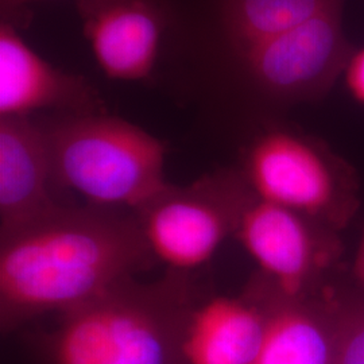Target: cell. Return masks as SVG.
<instances>
[{
	"label": "cell",
	"mask_w": 364,
	"mask_h": 364,
	"mask_svg": "<svg viewBox=\"0 0 364 364\" xmlns=\"http://www.w3.org/2000/svg\"><path fill=\"white\" fill-rule=\"evenodd\" d=\"M340 9H344V0H221V26L239 60L302 23Z\"/></svg>",
	"instance_id": "13"
},
{
	"label": "cell",
	"mask_w": 364,
	"mask_h": 364,
	"mask_svg": "<svg viewBox=\"0 0 364 364\" xmlns=\"http://www.w3.org/2000/svg\"><path fill=\"white\" fill-rule=\"evenodd\" d=\"M343 10L323 14L239 58L252 88L281 105L326 97L356 50L343 26Z\"/></svg>",
	"instance_id": "6"
},
{
	"label": "cell",
	"mask_w": 364,
	"mask_h": 364,
	"mask_svg": "<svg viewBox=\"0 0 364 364\" xmlns=\"http://www.w3.org/2000/svg\"><path fill=\"white\" fill-rule=\"evenodd\" d=\"M0 326L76 309L154 263L135 213L65 205L0 240Z\"/></svg>",
	"instance_id": "1"
},
{
	"label": "cell",
	"mask_w": 364,
	"mask_h": 364,
	"mask_svg": "<svg viewBox=\"0 0 364 364\" xmlns=\"http://www.w3.org/2000/svg\"><path fill=\"white\" fill-rule=\"evenodd\" d=\"M235 235L270 285L290 299L308 297L341 250L333 228L255 195Z\"/></svg>",
	"instance_id": "7"
},
{
	"label": "cell",
	"mask_w": 364,
	"mask_h": 364,
	"mask_svg": "<svg viewBox=\"0 0 364 364\" xmlns=\"http://www.w3.org/2000/svg\"><path fill=\"white\" fill-rule=\"evenodd\" d=\"M355 275L358 278V281L360 282V285L364 287V234L360 239L358 252H356V258H355Z\"/></svg>",
	"instance_id": "16"
},
{
	"label": "cell",
	"mask_w": 364,
	"mask_h": 364,
	"mask_svg": "<svg viewBox=\"0 0 364 364\" xmlns=\"http://www.w3.org/2000/svg\"><path fill=\"white\" fill-rule=\"evenodd\" d=\"M66 115L105 112L99 93L81 76L55 69L34 52L7 21L0 25V117H30L39 109Z\"/></svg>",
	"instance_id": "9"
},
{
	"label": "cell",
	"mask_w": 364,
	"mask_h": 364,
	"mask_svg": "<svg viewBox=\"0 0 364 364\" xmlns=\"http://www.w3.org/2000/svg\"><path fill=\"white\" fill-rule=\"evenodd\" d=\"M255 297L266 309V333L257 364H333L338 299L282 296L270 284Z\"/></svg>",
	"instance_id": "11"
},
{
	"label": "cell",
	"mask_w": 364,
	"mask_h": 364,
	"mask_svg": "<svg viewBox=\"0 0 364 364\" xmlns=\"http://www.w3.org/2000/svg\"><path fill=\"white\" fill-rule=\"evenodd\" d=\"M84 37L111 80L150 76L162 34V19L151 0H76Z\"/></svg>",
	"instance_id": "10"
},
{
	"label": "cell",
	"mask_w": 364,
	"mask_h": 364,
	"mask_svg": "<svg viewBox=\"0 0 364 364\" xmlns=\"http://www.w3.org/2000/svg\"><path fill=\"white\" fill-rule=\"evenodd\" d=\"M33 1H42V0H0L1 6V13L13 14L23 9L26 4H30Z\"/></svg>",
	"instance_id": "17"
},
{
	"label": "cell",
	"mask_w": 364,
	"mask_h": 364,
	"mask_svg": "<svg viewBox=\"0 0 364 364\" xmlns=\"http://www.w3.org/2000/svg\"><path fill=\"white\" fill-rule=\"evenodd\" d=\"M252 196L242 173L223 170L188 186L170 183L135 216L156 260L186 274L207 263L235 234Z\"/></svg>",
	"instance_id": "5"
},
{
	"label": "cell",
	"mask_w": 364,
	"mask_h": 364,
	"mask_svg": "<svg viewBox=\"0 0 364 364\" xmlns=\"http://www.w3.org/2000/svg\"><path fill=\"white\" fill-rule=\"evenodd\" d=\"M333 364H364V299L347 302L338 299Z\"/></svg>",
	"instance_id": "14"
},
{
	"label": "cell",
	"mask_w": 364,
	"mask_h": 364,
	"mask_svg": "<svg viewBox=\"0 0 364 364\" xmlns=\"http://www.w3.org/2000/svg\"><path fill=\"white\" fill-rule=\"evenodd\" d=\"M195 305L186 274L131 279L60 314L42 355L46 364H186L183 338Z\"/></svg>",
	"instance_id": "2"
},
{
	"label": "cell",
	"mask_w": 364,
	"mask_h": 364,
	"mask_svg": "<svg viewBox=\"0 0 364 364\" xmlns=\"http://www.w3.org/2000/svg\"><path fill=\"white\" fill-rule=\"evenodd\" d=\"M343 76L350 95L364 105V48L355 50Z\"/></svg>",
	"instance_id": "15"
},
{
	"label": "cell",
	"mask_w": 364,
	"mask_h": 364,
	"mask_svg": "<svg viewBox=\"0 0 364 364\" xmlns=\"http://www.w3.org/2000/svg\"><path fill=\"white\" fill-rule=\"evenodd\" d=\"M266 309L254 297H213L189 314L186 364H257L266 333Z\"/></svg>",
	"instance_id": "12"
},
{
	"label": "cell",
	"mask_w": 364,
	"mask_h": 364,
	"mask_svg": "<svg viewBox=\"0 0 364 364\" xmlns=\"http://www.w3.org/2000/svg\"><path fill=\"white\" fill-rule=\"evenodd\" d=\"M55 185L46 127L30 117H0V239L64 208Z\"/></svg>",
	"instance_id": "8"
},
{
	"label": "cell",
	"mask_w": 364,
	"mask_h": 364,
	"mask_svg": "<svg viewBox=\"0 0 364 364\" xmlns=\"http://www.w3.org/2000/svg\"><path fill=\"white\" fill-rule=\"evenodd\" d=\"M242 176L260 200L296 210L335 231L355 213L356 176L324 142L285 127L255 135L243 153Z\"/></svg>",
	"instance_id": "4"
},
{
	"label": "cell",
	"mask_w": 364,
	"mask_h": 364,
	"mask_svg": "<svg viewBox=\"0 0 364 364\" xmlns=\"http://www.w3.org/2000/svg\"><path fill=\"white\" fill-rule=\"evenodd\" d=\"M46 132L55 185L88 205L135 213L170 185L165 146L127 120L105 112L66 115Z\"/></svg>",
	"instance_id": "3"
}]
</instances>
